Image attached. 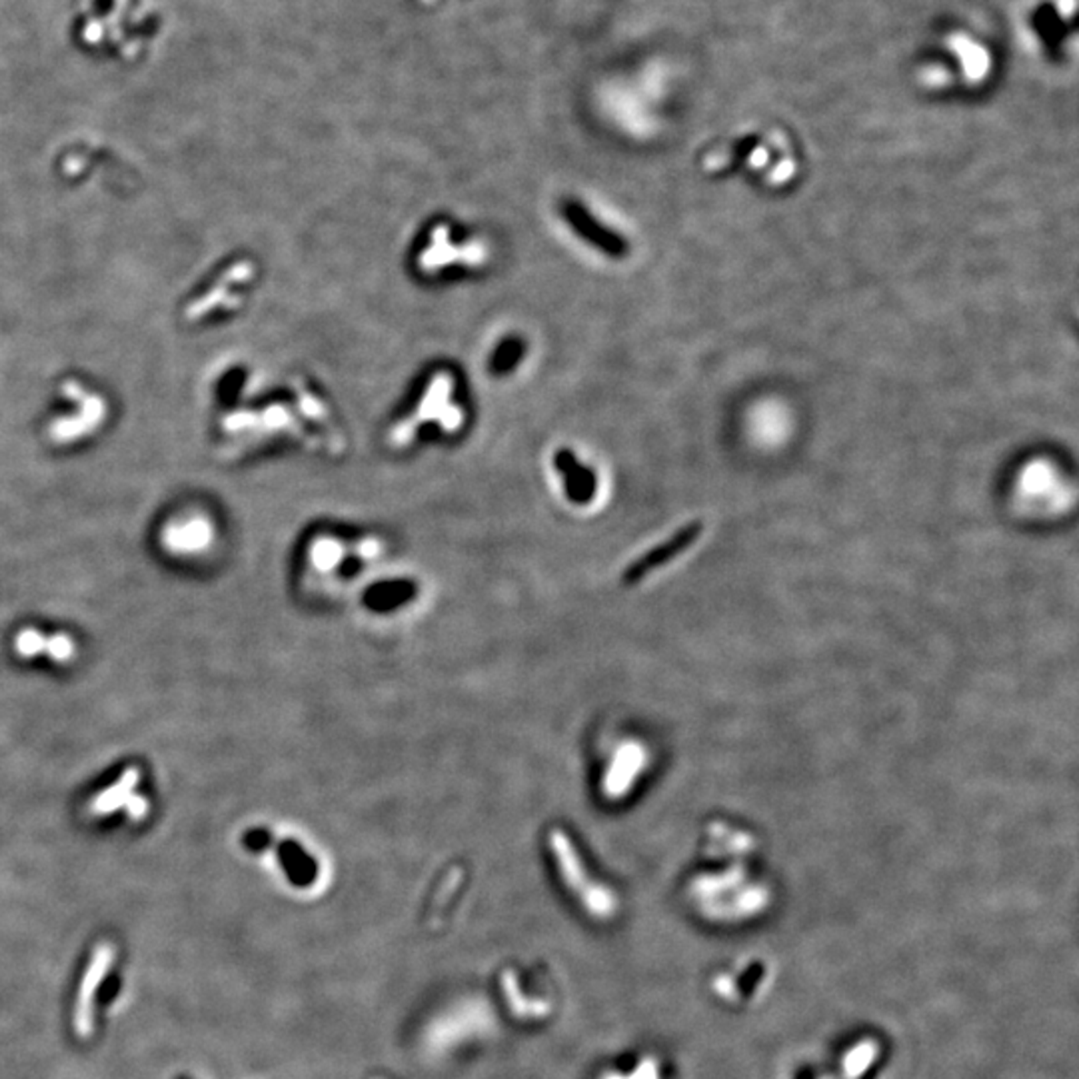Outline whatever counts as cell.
Returning a JSON list of instances; mask_svg holds the SVG:
<instances>
[{
    "instance_id": "cell-10",
    "label": "cell",
    "mask_w": 1079,
    "mask_h": 1079,
    "mask_svg": "<svg viewBox=\"0 0 1079 1079\" xmlns=\"http://www.w3.org/2000/svg\"><path fill=\"white\" fill-rule=\"evenodd\" d=\"M124 809L132 821L142 819L148 814V799L141 794H132L131 799L124 804Z\"/></svg>"
},
{
    "instance_id": "cell-2",
    "label": "cell",
    "mask_w": 1079,
    "mask_h": 1079,
    "mask_svg": "<svg viewBox=\"0 0 1079 1079\" xmlns=\"http://www.w3.org/2000/svg\"><path fill=\"white\" fill-rule=\"evenodd\" d=\"M701 532H704V524H701L700 520L686 524V526L680 528L670 540L662 542L660 546L652 548L650 552L643 554L642 558L632 562L626 568V572H623L622 580L626 584H636L642 578H646L650 572H654L656 568L664 566V564L678 558L682 552L688 550L692 544H694L701 536Z\"/></svg>"
},
{
    "instance_id": "cell-4",
    "label": "cell",
    "mask_w": 1079,
    "mask_h": 1079,
    "mask_svg": "<svg viewBox=\"0 0 1079 1079\" xmlns=\"http://www.w3.org/2000/svg\"><path fill=\"white\" fill-rule=\"evenodd\" d=\"M566 219H570L574 229H576L584 236V239L590 240L592 244L600 246V250H603L606 254L623 256L628 252L626 240H623L620 234L610 231L608 226H603L600 221L593 219V214H590L586 208H582L578 204L566 206Z\"/></svg>"
},
{
    "instance_id": "cell-11",
    "label": "cell",
    "mask_w": 1079,
    "mask_h": 1079,
    "mask_svg": "<svg viewBox=\"0 0 1079 1079\" xmlns=\"http://www.w3.org/2000/svg\"><path fill=\"white\" fill-rule=\"evenodd\" d=\"M518 352H520V346L516 342L502 346V350L496 354V360H494V366H496L498 370H508L510 366L516 362L514 358H516Z\"/></svg>"
},
{
    "instance_id": "cell-9",
    "label": "cell",
    "mask_w": 1079,
    "mask_h": 1079,
    "mask_svg": "<svg viewBox=\"0 0 1079 1079\" xmlns=\"http://www.w3.org/2000/svg\"><path fill=\"white\" fill-rule=\"evenodd\" d=\"M412 593V588L408 584H386V586H378V588H372L368 592V596H366V602L370 603L372 608H390L394 603H398L402 600H406Z\"/></svg>"
},
{
    "instance_id": "cell-6",
    "label": "cell",
    "mask_w": 1079,
    "mask_h": 1079,
    "mask_svg": "<svg viewBox=\"0 0 1079 1079\" xmlns=\"http://www.w3.org/2000/svg\"><path fill=\"white\" fill-rule=\"evenodd\" d=\"M138 781H141V770L131 766L126 768L121 778H118L113 786H108L106 790H103L101 794H96L91 801H88V814L91 816H108L113 814V811L124 808V804L131 796L134 794V790L138 786Z\"/></svg>"
},
{
    "instance_id": "cell-3",
    "label": "cell",
    "mask_w": 1079,
    "mask_h": 1079,
    "mask_svg": "<svg viewBox=\"0 0 1079 1079\" xmlns=\"http://www.w3.org/2000/svg\"><path fill=\"white\" fill-rule=\"evenodd\" d=\"M15 652L21 658L48 656L54 662H68L76 656V643L68 633L44 636L34 628H25L16 633Z\"/></svg>"
},
{
    "instance_id": "cell-12",
    "label": "cell",
    "mask_w": 1079,
    "mask_h": 1079,
    "mask_svg": "<svg viewBox=\"0 0 1079 1079\" xmlns=\"http://www.w3.org/2000/svg\"><path fill=\"white\" fill-rule=\"evenodd\" d=\"M118 987H121V979H118L116 976L108 977V979H106V984H104V986H103V989H101V994H98V1004H101V1005H108V1004H111V1002H113V997H114V996H116V992H118Z\"/></svg>"
},
{
    "instance_id": "cell-13",
    "label": "cell",
    "mask_w": 1079,
    "mask_h": 1079,
    "mask_svg": "<svg viewBox=\"0 0 1079 1079\" xmlns=\"http://www.w3.org/2000/svg\"><path fill=\"white\" fill-rule=\"evenodd\" d=\"M376 1079H388V1077H376Z\"/></svg>"
},
{
    "instance_id": "cell-7",
    "label": "cell",
    "mask_w": 1079,
    "mask_h": 1079,
    "mask_svg": "<svg viewBox=\"0 0 1079 1079\" xmlns=\"http://www.w3.org/2000/svg\"><path fill=\"white\" fill-rule=\"evenodd\" d=\"M558 468L566 480V490L572 500L586 502L593 494V476L582 464L574 458L572 452L558 454Z\"/></svg>"
},
{
    "instance_id": "cell-1",
    "label": "cell",
    "mask_w": 1079,
    "mask_h": 1079,
    "mask_svg": "<svg viewBox=\"0 0 1079 1079\" xmlns=\"http://www.w3.org/2000/svg\"><path fill=\"white\" fill-rule=\"evenodd\" d=\"M548 848L552 851L554 864L558 868L562 882L580 899V904L593 916H608L612 912L610 896L606 894V889H602V886L592 882L566 831L560 828L550 829Z\"/></svg>"
},
{
    "instance_id": "cell-8",
    "label": "cell",
    "mask_w": 1079,
    "mask_h": 1079,
    "mask_svg": "<svg viewBox=\"0 0 1079 1079\" xmlns=\"http://www.w3.org/2000/svg\"><path fill=\"white\" fill-rule=\"evenodd\" d=\"M656 1065L652 1059H636L632 1067L608 1065L598 1074V1079H656Z\"/></svg>"
},
{
    "instance_id": "cell-5",
    "label": "cell",
    "mask_w": 1079,
    "mask_h": 1079,
    "mask_svg": "<svg viewBox=\"0 0 1079 1079\" xmlns=\"http://www.w3.org/2000/svg\"><path fill=\"white\" fill-rule=\"evenodd\" d=\"M212 540V526L201 516H191L171 524L162 532L166 548L176 554H196L204 550Z\"/></svg>"
}]
</instances>
